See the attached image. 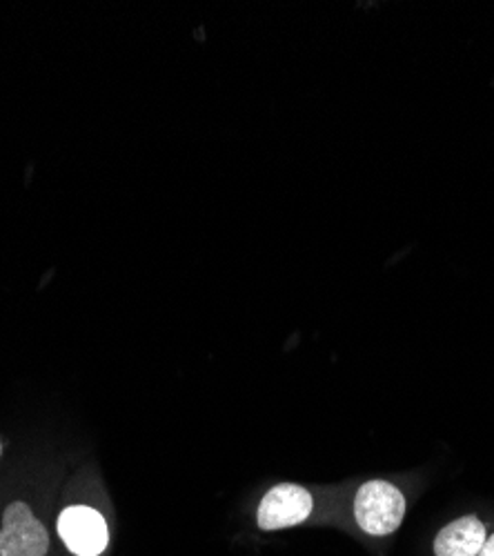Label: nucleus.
<instances>
[{
    "instance_id": "obj_1",
    "label": "nucleus",
    "mask_w": 494,
    "mask_h": 556,
    "mask_svg": "<svg viewBox=\"0 0 494 556\" xmlns=\"http://www.w3.org/2000/svg\"><path fill=\"white\" fill-rule=\"evenodd\" d=\"M356 523L372 536L392 534L406 515V496L388 481H368L354 501Z\"/></svg>"
},
{
    "instance_id": "obj_2",
    "label": "nucleus",
    "mask_w": 494,
    "mask_h": 556,
    "mask_svg": "<svg viewBox=\"0 0 494 556\" xmlns=\"http://www.w3.org/2000/svg\"><path fill=\"white\" fill-rule=\"evenodd\" d=\"M48 549V530L34 517L29 505L23 501L8 505L0 530V556H45Z\"/></svg>"
},
{
    "instance_id": "obj_3",
    "label": "nucleus",
    "mask_w": 494,
    "mask_h": 556,
    "mask_svg": "<svg viewBox=\"0 0 494 556\" xmlns=\"http://www.w3.org/2000/svg\"><path fill=\"white\" fill-rule=\"evenodd\" d=\"M59 534L76 556H99L110 543V530L94 507L72 505L59 517Z\"/></svg>"
},
{
    "instance_id": "obj_4",
    "label": "nucleus",
    "mask_w": 494,
    "mask_h": 556,
    "mask_svg": "<svg viewBox=\"0 0 494 556\" xmlns=\"http://www.w3.org/2000/svg\"><path fill=\"white\" fill-rule=\"evenodd\" d=\"M312 513V494L294 483L269 490L258 505L261 530H283L303 523Z\"/></svg>"
},
{
    "instance_id": "obj_5",
    "label": "nucleus",
    "mask_w": 494,
    "mask_h": 556,
    "mask_svg": "<svg viewBox=\"0 0 494 556\" xmlns=\"http://www.w3.org/2000/svg\"><path fill=\"white\" fill-rule=\"evenodd\" d=\"M485 543V528L477 517H464L445 526L434 541L436 556H479Z\"/></svg>"
},
{
    "instance_id": "obj_6",
    "label": "nucleus",
    "mask_w": 494,
    "mask_h": 556,
    "mask_svg": "<svg viewBox=\"0 0 494 556\" xmlns=\"http://www.w3.org/2000/svg\"><path fill=\"white\" fill-rule=\"evenodd\" d=\"M479 556H494V534H492L490 539H485V543H483Z\"/></svg>"
}]
</instances>
